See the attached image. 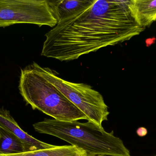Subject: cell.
<instances>
[{"label": "cell", "mask_w": 156, "mask_h": 156, "mask_svg": "<svg viewBox=\"0 0 156 156\" xmlns=\"http://www.w3.org/2000/svg\"><path fill=\"white\" fill-rule=\"evenodd\" d=\"M55 27L58 24L47 0H0V27L15 24Z\"/></svg>", "instance_id": "obj_5"}, {"label": "cell", "mask_w": 156, "mask_h": 156, "mask_svg": "<svg viewBox=\"0 0 156 156\" xmlns=\"http://www.w3.org/2000/svg\"><path fill=\"white\" fill-rule=\"evenodd\" d=\"M27 152L23 144L10 133L0 128V154H12Z\"/></svg>", "instance_id": "obj_10"}, {"label": "cell", "mask_w": 156, "mask_h": 156, "mask_svg": "<svg viewBox=\"0 0 156 156\" xmlns=\"http://www.w3.org/2000/svg\"></svg>", "instance_id": "obj_12"}, {"label": "cell", "mask_w": 156, "mask_h": 156, "mask_svg": "<svg viewBox=\"0 0 156 156\" xmlns=\"http://www.w3.org/2000/svg\"><path fill=\"white\" fill-rule=\"evenodd\" d=\"M19 89L27 104L33 110L61 122L88 121L85 114L45 79L33 64L21 70Z\"/></svg>", "instance_id": "obj_3"}, {"label": "cell", "mask_w": 156, "mask_h": 156, "mask_svg": "<svg viewBox=\"0 0 156 156\" xmlns=\"http://www.w3.org/2000/svg\"><path fill=\"white\" fill-rule=\"evenodd\" d=\"M0 128L19 139L24 145L27 152L44 150L55 147L37 140L25 132L20 128L9 111L3 108L0 109Z\"/></svg>", "instance_id": "obj_6"}, {"label": "cell", "mask_w": 156, "mask_h": 156, "mask_svg": "<svg viewBox=\"0 0 156 156\" xmlns=\"http://www.w3.org/2000/svg\"><path fill=\"white\" fill-rule=\"evenodd\" d=\"M95 0L48 1L58 23L64 17L91 5Z\"/></svg>", "instance_id": "obj_8"}, {"label": "cell", "mask_w": 156, "mask_h": 156, "mask_svg": "<svg viewBox=\"0 0 156 156\" xmlns=\"http://www.w3.org/2000/svg\"><path fill=\"white\" fill-rule=\"evenodd\" d=\"M145 29L136 21L130 1L95 0L46 34L41 55L61 61L74 60L129 40Z\"/></svg>", "instance_id": "obj_1"}, {"label": "cell", "mask_w": 156, "mask_h": 156, "mask_svg": "<svg viewBox=\"0 0 156 156\" xmlns=\"http://www.w3.org/2000/svg\"><path fill=\"white\" fill-rule=\"evenodd\" d=\"M36 132L59 138L90 156H132L123 142L91 122H66L45 119L33 125Z\"/></svg>", "instance_id": "obj_2"}, {"label": "cell", "mask_w": 156, "mask_h": 156, "mask_svg": "<svg viewBox=\"0 0 156 156\" xmlns=\"http://www.w3.org/2000/svg\"><path fill=\"white\" fill-rule=\"evenodd\" d=\"M33 65L45 79L85 114L88 122L103 127L102 123L108 120L110 112L100 93L87 84L74 83L63 79L49 68L43 67L36 62Z\"/></svg>", "instance_id": "obj_4"}, {"label": "cell", "mask_w": 156, "mask_h": 156, "mask_svg": "<svg viewBox=\"0 0 156 156\" xmlns=\"http://www.w3.org/2000/svg\"><path fill=\"white\" fill-rule=\"evenodd\" d=\"M136 133L139 136L142 137V136H144L146 135L147 133V129L144 127H140L137 129Z\"/></svg>", "instance_id": "obj_11"}, {"label": "cell", "mask_w": 156, "mask_h": 156, "mask_svg": "<svg viewBox=\"0 0 156 156\" xmlns=\"http://www.w3.org/2000/svg\"><path fill=\"white\" fill-rule=\"evenodd\" d=\"M136 21L144 28L156 21V0H130Z\"/></svg>", "instance_id": "obj_7"}, {"label": "cell", "mask_w": 156, "mask_h": 156, "mask_svg": "<svg viewBox=\"0 0 156 156\" xmlns=\"http://www.w3.org/2000/svg\"><path fill=\"white\" fill-rule=\"evenodd\" d=\"M0 156H90L84 150L72 145L55 146L54 147L38 151L24 152Z\"/></svg>", "instance_id": "obj_9"}]
</instances>
